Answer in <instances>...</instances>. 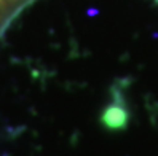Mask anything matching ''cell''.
<instances>
[{"label": "cell", "mask_w": 158, "mask_h": 156, "mask_svg": "<svg viewBox=\"0 0 158 156\" xmlns=\"http://www.w3.org/2000/svg\"><path fill=\"white\" fill-rule=\"evenodd\" d=\"M155 2H156V3H158V0H155Z\"/></svg>", "instance_id": "obj_2"}, {"label": "cell", "mask_w": 158, "mask_h": 156, "mask_svg": "<svg viewBox=\"0 0 158 156\" xmlns=\"http://www.w3.org/2000/svg\"><path fill=\"white\" fill-rule=\"evenodd\" d=\"M35 0H0V37L15 18Z\"/></svg>", "instance_id": "obj_1"}]
</instances>
